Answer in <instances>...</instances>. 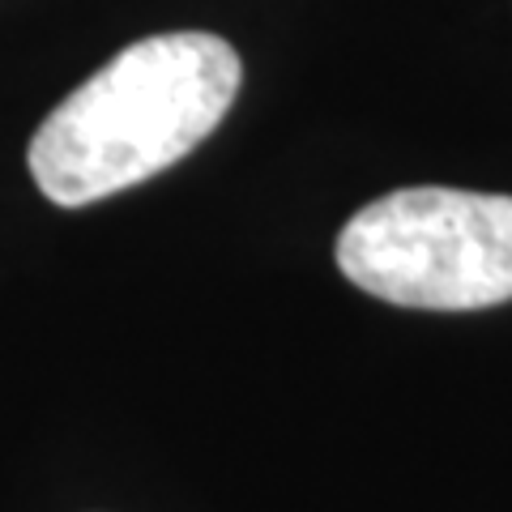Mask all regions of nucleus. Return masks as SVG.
Segmentation results:
<instances>
[{
	"label": "nucleus",
	"instance_id": "nucleus-1",
	"mask_svg": "<svg viewBox=\"0 0 512 512\" xmlns=\"http://www.w3.org/2000/svg\"><path fill=\"white\" fill-rule=\"evenodd\" d=\"M235 47L205 30L150 35L111 56L30 137V175L52 205L77 210L192 154L239 94Z\"/></svg>",
	"mask_w": 512,
	"mask_h": 512
},
{
	"label": "nucleus",
	"instance_id": "nucleus-2",
	"mask_svg": "<svg viewBox=\"0 0 512 512\" xmlns=\"http://www.w3.org/2000/svg\"><path fill=\"white\" fill-rule=\"evenodd\" d=\"M338 269L397 308L478 312L512 299V197L397 188L338 235Z\"/></svg>",
	"mask_w": 512,
	"mask_h": 512
}]
</instances>
